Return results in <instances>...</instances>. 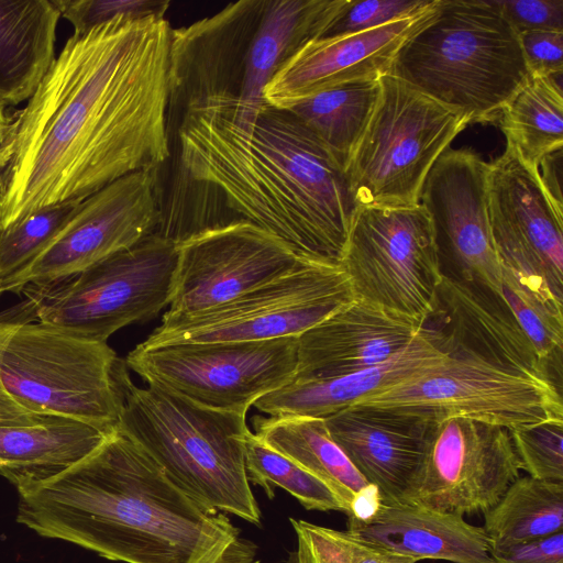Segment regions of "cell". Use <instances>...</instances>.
<instances>
[{
    "label": "cell",
    "mask_w": 563,
    "mask_h": 563,
    "mask_svg": "<svg viewBox=\"0 0 563 563\" xmlns=\"http://www.w3.org/2000/svg\"><path fill=\"white\" fill-rule=\"evenodd\" d=\"M172 30L152 15L73 33L11 115L0 229L169 158Z\"/></svg>",
    "instance_id": "obj_1"
},
{
    "label": "cell",
    "mask_w": 563,
    "mask_h": 563,
    "mask_svg": "<svg viewBox=\"0 0 563 563\" xmlns=\"http://www.w3.org/2000/svg\"><path fill=\"white\" fill-rule=\"evenodd\" d=\"M177 103L176 186L190 185L196 207L175 229L174 242L214 198L224 209L222 225L251 222L306 260L340 265L356 205L341 163L297 117L265 103L254 118H238L228 91L169 106Z\"/></svg>",
    "instance_id": "obj_2"
},
{
    "label": "cell",
    "mask_w": 563,
    "mask_h": 563,
    "mask_svg": "<svg viewBox=\"0 0 563 563\" xmlns=\"http://www.w3.org/2000/svg\"><path fill=\"white\" fill-rule=\"evenodd\" d=\"M18 493L19 523L112 561L211 563L240 534L118 429L62 474Z\"/></svg>",
    "instance_id": "obj_3"
},
{
    "label": "cell",
    "mask_w": 563,
    "mask_h": 563,
    "mask_svg": "<svg viewBox=\"0 0 563 563\" xmlns=\"http://www.w3.org/2000/svg\"><path fill=\"white\" fill-rule=\"evenodd\" d=\"M388 74L471 122L498 119L531 76L519 34L495 0H439Z\"/></svg>",
    "instance_id": "obj_4"
},
{
    "label": "cell",
    "mask_w": 563,
    "mask_h": 563,
    "mask_svg": "<svg viewBox=\"0 0 563 563\" xmlns=\"http://www.w3.org/2000/svg\"><path fill=\"white\" fill-rule=\"evenodd\" d=\"M126 368L121 361L118 430L199 505L260 525L245 471L246 415L210 409L152 385L137 387Z\"/></svg>",
    "instance_id": "obj_5"
},
{
    "label": "cell",
    "mask_w": 563,
    "mask_h": 563,
    "mask_svg": "<svg viewBox=\"0 0 563 563\" xmlns=\"http://www.w3.org/2000/svg\"><path fill=\"white\" fill-rule=\"evenodd\" d=\"M121 360L107 342L91 341L43 322H21L0 349V379L25 410L107 431L123 408Z\"/></svg>",
    "instance_id": "obj_6"
},
{
    "label": "cell",
    "mask_w": 563,
    "mask_h": 563,
    "mask_svg": "<svg viewBox=\"0 0 563 563\" xmlns=\"http://www.w3.org/2000/svg\"><path fill=\"white\" fill-rule=\"evenodd\" d=\"M468 123L461 111L390 74L382 76L369 119L345 166L355 205L420 203L432 166Z\"/></svg>",
    "instance_id": "obj_7"
},
{
    "label": "cell",
    "mask_w": 563,
    "mask_h": 563,
    "mask_svg": "<svg viewBox=\"0 0 563 563\" xmlns=\"http://www.w3.org/2000/svg\"><path fill=\"white\" fill-rule=\"evenodd\" d=\"M177 261V243L153 233L74 276L22 291L37 321L107 342L169 306Z\"/></svg>",
    "instance_id": "obj_8"
},
{
    "label": "cell",
    "mask_w": 563,
    "mask_h": 563,
    "mask_svg": "<svg viewBox=\"0 0 563 563\" xmlns=\"http://www.w3.org/2000/svg\"><path fill=\"white\" fill-rule=\"evenodd\" d=\"M355 298L341 265L307 260L290 273L219 306L187 314L164 313L162 323L140 344L298 338Z\"/></svg>",
    "instance_id": "obj_9"
},
{
    "label": "cell",
    "mask_w": 563,
    "mask_h": 563,
    "mask_svg": "<svg viewBox=\"0 0 563 563\" xmlns=\"http://www.w3.org/2000/svg\"><path fill=\"white\" fill-rule=\"evenodd\" d=\"M340 265L356 298L423 324L444 275L433 225L421 203L356 206Z\"/></svg>",
    "instance_id": "obj_10"
},
{
    "label": "cell",
    "mask_w": 563,
    "mask_h": 563,
    "mask_svg": "<svg viewBox=\"0 0 563 563\" xmlns=\"http://www.w3.org/2000/svg\"><path fill=\"white\" fill-rule=\"evenodd\" d=\"M124 362L147 385L210 409L246 415L258 399L294 379L297 338L139 344Z\"/></svg>",
    "instance_id": "obj_11"
},
{
    "label": "cell",
    "mask_w": 563,
    "mask_h": 563,
    "mask_svg": "<svg viewBox=\"0 0 563 563\" xmlns=\"http://www.w3.org/2000/svg\"><path fill=\"white\" fill-rule=\"evenodd\" d=\"M486 205L501 269L563 320V208L544 188L539 168L510 144L488 163Z\"/></svg>",
    "instance_id": "obj_12"
},
{
    "label": "cell",
    "mask_w": 563,
    "mask_h": 563,
    "mask_svg": "<svg viewBox=\"0 0 563 563\" xmlns=\"http://www.w3.org/2000/svg\"><path fill=\"white\" fill-rule=\"evenodd\" d=\"M355 405L406 410L435 421L460 417L508 430L563 419L562 391L549 382L448 355Z\"/></svg>",
    "instance_id": "obj_13"
},
{
    "label": "cell",
    "mask_w": 563,
    "mask_h": 563,
    "mask_svg": "<svg viewBox=\"0 0 563 563\" xmlns=\"http://www.w3.org/2000/svg\"><path fill=\"white\" fill-rule=\"evenodd\" d=\"M159 168L130 173L79 202L49 245L7 291L74 276L155 233L161 224Z\"/></svg>",
    "instance_id": "obj_14"
},
{
    "label": "cell",
    "mask_w": 563,
    "mask_h": 563,
    "mask_svg": "<svg viewBox=\"0 0 563 563\" xmlns=\"http://www.w3.org/2000/svg\"><path fill=\"white\" fill-rule=\"evenodd\" d=\"M509 430L453 417L437 421L402 503L461 516L485 514L520 477Z\"/></svg>",
    "instance_id": "obj_15"
},
{
    "label": "cell",
    "mask_w": 563,
    "mask_h": 563,
    "mask_svg": "<svg viewBox=\"0 0 563 563\" xmlns=\"http://www.w3.org/2000/svg\"><path fill=\"white\" fill-rule=\"evenodd\" d=\"M177 249L167 314L219 306L307 261L282 239L247 221L203 230L178 242Z\"/></svg>",
    "instance_id": "obj_16"
},
{
    "label": "cell",
    "mask_w": 563,
    "mask_h": 563,
    "mask_svg": "<svg viewBox=\"0 0 563 563\" xmlns=\"http://www.w3.org/2000/svg\"><path fill=\"white\" fill-rule=\"evenodd\" d=\"M488 163L470 148H448L429 172L420 203L430 216L440 261L452 263L461 279L500 295L501 265L488 221Z\"/></svg>",
    "instance_id": "obj_17"
},
{
    "label": "cell",
    "mask_w": 563,
    "mask_h": 563,
    "mask_svg": "<svg viewBox=\"0 0 563 563\" xmlns=\"http://www.w3.org/2000/svg\"><path fill=\"white\" fill-rule=\"evenodd\" d=\"M423 327L448 356L543 379L562 391L501 296L484 286L443 275Z\"/></svg>",
    "instance_id": "obj_18"
},
{
    "label": "cell",
    "mask_w": 563,
    "mask_h": 563,
    "mask_svg": "<svg viewBox=\"0 0 563 563\" xmlns=\"http://www.w3.org/2000/svg\"><path fill=\"white\" fill-rule=\"evenodd\" d=\"M426 11L386 25L302 45L276 70L263 90L265 102L288 110L319 91L346 82L379 79L389 73L404 43L435 12Z\"/></svg>",
    "instance_id": "obj_19"
},
{
    "label": "cell",
    "mask_w": 563,
    "mask_h": 563,
    "mask_svg": "<svg viewBox=\"0 0 563 563\" xmlns=\"http://www.w3.org/2000/svg\"><path fill=\"white\" fill-rule=\"evenodd\" d=\"M324 422L357 472L379 490L382 503L395 504L412 487L437 421L406 410L353 405Z\"/></svg>",
    "instance_id": "obj_20"
},
{
    "label": "cell",
    "mask_w": 563,
    "mask_h": 563,
    "mask_svg": "<svg viewBox=\"0 0 563 563\" xmlns=\"http://www.w3.org/2000/svg\"><path fill=\"white\" fill-rule=\"evenodd\" d=\"M423 331L420 321L355 298L297 338L294 379L335 377L376 365Z\"/></svg>",
    "instance_id": "obj_21"
},
{
    "label": "cell",
    "mask_w": 563,
    "mask_h": 563,
    "mask_svg": "<svg viewBox=\"0 0 563 563\" xmlns=\"http://www.w3.org/2000/svg\"><path fill=\"white\" fill-rule=\"evenodd\" d=\"M346 531L394 553L419 560L494 563L483 527L464 516L410 503H382L367 519L347 518Z\"/></svg>",
    "instance_id": "obj_22"
},
{
    "label": "cell",
    "mask_w": 563,
    "mask_h": 563,
    "mask_svg": "<svg viewBox=\"0 0 563 563\" xmlns=\"http://www.w3.org/2000/svg\"><path fill=\"white\" fill-rule=\"evenodd\" d=\"M347 0H264L258 23L249 41L236 95L230 93L234 114L252 119L266 103L263 90L280 65L306 43L319 38Z\"/></svg>",
    "instance_id": "obj_23"
},
{
    "label": "cell",
    "mask_w": 563,
    "mask_h": 563,
    "mask_svg": "<svg viewBox=\"0 0 563 563\" xmlns=\"http://www.w3.org/2000/svg\"><path fill=\"white\" fill-rule=\"evenodd\" d=\"M444 356L424 327L413 342L382 363L335 377L292 379L258 399L254 406L268 417L324 419L390 388Z\"/></svg>",
    "instance_id": "obj_24"
},
{
    "label": "cell",
    "mask_w": 563,
    "mask_h": 563,
    "mask_svg": "<svg viewBox=\"0 0 563 563\" xmlns=\"http://www.w3.org/2000/svg\"><path fill=\"white\" fill-rule=\"evenodd\" d=\"M113 432L62 417L0 426V475L18 490L44 483L88 456Z\"/></svg>",
    "instance_id": "obj_25"
},
{
    "label": "cell",
    "mask_w": 563,
    "mask_h": 563,
    "mask_svg": "<svg viewBox=\"0 0 563 563\" xmlns=\"http://www.w3.org/2000/svg\"><path fill=\"white\" fill-rule=\"evenodd\" d=\"M53 0H0V103L27 101L56 58Z\"/></svg>",
    "instance_id": "obj_26"
},
{
    "label": "cell",
    "mask_w": 563,
    "mask_h": 563,
    "mask_svg": "<svg viewBox=\"0 0 563 563\" xmlns=\"http://www.w3.org/2000/svg\"><path fill=\"white\" fill-rule=\"evenodd\" d=\"M253 427L264 443L322 481L350 516L352 501L369 484L333 441L324 419L255 417Z\"/></svg>",
    "instance_id": "obj_27"
},
{
    "label": "cell",
    "mask_w": 563,
    "mask_h": 563,
    "mask_svg": "<svg viewBox=\"0 0 563 563\" xmlns=\"http://www.w3.org/2000/svg\"><path fill=\"white\" fill-rule=\"evenodd\" d=\"M489 551L563 531V483L518 477L484 514Z\"/></svg>",
    "instance_id": "obj_28"
},
{
    "label": "cell",
    "mask_w": 563,
    "mask_h": 563,
    "mask_svg": "<svg viewBox=\"0 0 563 563\" xmlns=\"http://www.w3.org/2000/svg\"><path fill=\"white\" fill-rule=\"evenodd\" d=\"M561 78L531 74L499 117L506 144L538 168L543 157L563 146Z\"/></svg>",
    "instance_id": "obj_29"
},
{
    "label": "cell",
    "mask_w": 563,
    "mask_h": 563,
    "mask_svg": "<svg viewBox=\"0 0 563 563\" xmlns=\"http://www.w3.org/2000/svg\"><path fill=\"white\" fill-rule=\"evenodd\" d=\"M379 79L346 82L319 91L288 109L344 168L369 119Z\"/></svg>",
    "instance_id": "obj_30"
},
{
    "label": "cell",
    "mask_w": 563,
    "mask_h": 563,
    "mask_svg": "<svg viewBox=\"0 0 563 563\" xmlns=\"http://www.w3.org/2000/svg\"><path fill=\"white\" fill-rule=\"evenodd\" d=\"M244 460L250 484L263 487L269 498L274 497L275 487H280L307 510L345 514L339 498L322 481L268 446L251 431L245 437Z\"/></svg>",
    "instance_id": "obj_31"
},
{
    "label": "cell",
    "mask_w": 563,
    "mask_h": 563,
    "mask_svg": "<svg viewBox=\"0 0 563 563\" xmlns=\"http://www.w3.org/2000/svg\"><path fill=\"white\" fill-rule=\"evenodd\" d=\"M79 202L48 206L0 229V280L5 291L9 284L49 245Z\"/></svg>",
    "instance_id": "obj_32"
},
{
    "label": "cell",
    "mask_w": 563,
    "mask_h": 563,
    "mask_svg": "<svg viewBox=\"0 0 563 563\" xmlns=\"http://www.w3.org/2000/svg\"><path fill=\"white\" fill-rule=\"evenodd\" d=\"M299 563H417L420 560L363 541L349 531L290 518Z\"/></svg>",
    "instance_id": "obj_33"
},
{
    "label": "cell",
    "mask_w": 563,
    "mask_h": 563,
    "mask_svg": "<svg viewBox=\"0 0 563 563\" xmlns=\"http://www.w3.org/2000/svg\"><path fill=\"white\" fill-rule=\"evenodd\" d=\"M500 296L528 336L553 382L562 388L563 320L534 302L501 269Z\"/></svg>",
    "instance_id": "obj_34"
},
{
    "label": "cell",
    "mask_w": 563,
    "mask_h": 563,
    "mask_svg": "<svg viewBox=\"0 0 563 563\" xmlns=\"http://www.w3.org/2000/svg\"><path fill=\"white\" fill-rule=\"evenodd\" d=\"M509 433L521 470L537 479L563 483V419L521 424Z\"/></svg>",
    "instance_id": "obj_35"
},
{
    "label": "cell",
    "mask_w": 563,
    "mask_h": 563,
    "mask_svg": "<svg viewBox=\"0 0 563 563\" xmlns=\"http://www.w3.org/2000/svg\"><path fill=\"white\" fill-rule=\"evenodd\" d=\"M435 2L437 0H347L320 37H336L373 30L413 16Z\"/></svg>",
    "instance_id": "obj_36"
},
{
    "label": "cell",
    "mask_w": 563,
    "mask_h": 563,
    "mask_svg": "<svg viewBox=\"0 0 563 563\" xmlns=\"http://www.w3.org/2000/svg\"><path fill=\"white\" fill-rule=\"evenodd\" d=\"M74 33L81 34L91 27L119 16L143 19L164 18L170 2L166 0H53Z\"/></svg>",
    "instance_id": "obj_37"
},
{
    "label": "cell",
    "mask_w": 563,
    "mask_h": 563,
    "mask_svg": "<svg viewBox=\"0 0 563 563\" xmlns=\"http://www.w3.org/2000/svg\"><path fill=\"white\" fill-rule=\"evenodd\" d=\"M495 2L518 34L536 30L563 32V0H495Z\"/></svg>",
    "instance_id": "obj_38"
},
{
    "label": "cell",
    "mask_w": 563,
    "mask_h": 563,
    "mask_svg": "<svg viewBox=\"0 0 563 563\" xmlns=\"http://www.w3.org/2000/svg\"><path fill=\"white\" fill-rule=\"evenodd\" d=\"M519 38L531 74L562 77V31H525L519 33Z\"/></svg>",
    "instance_id": "obj_39"
},
{
    "label": "cell",
    "mask_w": 563,
    "mask_h": 563,
    "mask_svg": "<svg viewBox=\"0 0 563 563\" xmlns=\"http://www.w3.org/2000/svg\"><path fill=\"white\" fill-rule=\"evenodd\" d=\"M34 320L31 305L26 301L16 311L0 314V349L9 333L21 322ZM47 417L34 415L18 405L5 391L0 379V426L31 424Z\"/></svg>",
    "instance_id": "obj_40"
},
{
    "label": "cell",
    "mask_w": 563,
    "mask_h": 563,
    "mask_svg": "<svg viewBox=\"0 0 563 563\" xmlns=\"http://www.w3.org/2000/svg\"><path fill=\"white\" fill-rule=\"evenodd\" d=\"M494 563H563V531L490 552Z\"/></svg>",
    "instance_id": "obj_41"
},
{
    "label": "cell",
    "mask_w": 563,
    "mask_h": 563,
    "mask_svg": "<svg viewBox=\"0 0 563 563\" xmlns=\"http://www.w3.org/2000/svg\"><path fill=\"white\" fill-rule=\"evenodd\" d=\"M562 148L547 155L539 165L541 181L553 199V201L563 208L562 199Z\"/></svg>",
    "instance_id": "obj_42"
},
{
    "label": "cell",
    "mask_w": 563,
    "mask_h": 563,
    "mask_svg": "<svg viewBox=\"0 0 563 563\" xmlns=\"http://www.w3.org/2000/svg\"><path fill=\"white\" fill-rule=\"evenodd\" d=\"M255 556L256 547L239 537L211 563H260Z\"/></svg>",
    "instance_id": "obj_43"
},
{
    "label": "cell",
    "mask_w": 563,
    "mask_h": 563,
    "mask_svg": "<svg viewBox=\"0 0 563 563\" xmlns=\"http://www.w3.org/2000/svg\"><path fill=\"white\" fill-rule=\"evenodd\" d=\"M11 115L5 112V107L0 103V146L8 143L11 132Z\"/></svg>",
    "instance_id": "obj_44"
},
{
    "label": "cell",
    "mask_w": 563,
    "mask_h": 563,
    "mask_svg": "<svg viewBox=\"0 0 563 563\" xmlns=\"http://www.w3.org/2000/svg\"><path fill=\"white\" fill-rule=\"evenodd\" d=\"M11 158V146L5 144L0 146V177L3 170L5 169L9 161Z\"/></svg>",
    "instance_id": "obj_45"
},
{
    "label": "cell",
    "mask_w": 563,
    "mask_h": 563,
    "mask_svg": "<svg viewBox=\"0 0 563 563\" xmlns=\"http://www.w3.org/2000/svg\"><path fill=\"white\" fill-rule=\"evenodd\" d=\"M288 563H299L296 552H291L288 559Z\"/></svg>",
    "instance_id": "obj_46"
},
{
    "label": "cell",
    "mask_w": 563,
    "mask_h": 563,
    "mask_svg": "<svg viewBox=\"0 0 563 563\" xmlns=\"http://www.w3.org/2000/svg\"><path fill=\"white\" fill-rule=\"evenodd\" d=\"M4 288H3V285H2V282L0 280V297L1 295L4 292Z\"/></svg>",
    "instance_id": "obj_47"
}]
</instances>
